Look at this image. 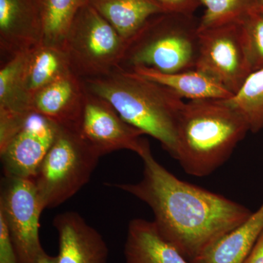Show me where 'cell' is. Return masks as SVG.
Listing matches in <instances>:
<instances>
[{
  "mask_svg": "<svg viewBox=\"0 0 263 263\" xmlns=\"http://www.w3.org/2000/svg\"><path fill=\"white\" fill-rule=\"evenodd\" d=\"M249 132L245 118L227 100H190L180 115L175 160L187 174L210 176Z\"/></svg>",
  "mask_w": 263,
  "mask_h": 263,
  "instance_id": "cell-3",
  "label": "cell"
},
{
  "mask_svg": "<svg viewBox=\"0 0 263 263\" xmlns=\"http://www.w3.org/2000/svg\"><path fill=\"white\" fill-rule=\"evenodd\" d=\"M42 18L43 43L62 48L67 32L81 8L89 0H37Z\"/></svg>",
  "mask_w": 263,
  "mask_h": 263,
  "instance_id": "cell-19",
  "label": "cell"
},
{
  "mask_svg": "<svg viewBox=\"0 0 263 263\" xmlns=\"http://www.w3.org/2000/svg\"><path fill=\"white\" fill-rule=\"evenodd\" d=\"M127 47V41L89 3L76 15L62 49L71 71L86 80L119 69Z\"/></svg>",
  "mask_w": 263,
  "mask_h": 263,
  "instance_id": "cell-6",
  "label": "cell"
},
{
  "mask_svg": "<svg viewBox=\"0 0 263 263\" xmlns=\"http://www.w3.org/2000/svg\"><path fill=\"white\" fill-rule=\"evenodd\" d=\"M138 155L143 164L141 181L112 186L147 204L159 233L190 262L253 213L228 197L178 179L154 157L147 140Z\"/></svg>",
  "mask_w": 263,
  "mask_h": 263,
  "instance_id": "cell-1",
  "label": "cell"
},
{
  "mask_svg": "<svg viewBox=\"0 0 263 263\" xmlns=\"http://www.w3.org/2000/svg\"><path fill=\"white\" fill-rule=\"evenodd\" d=\"M243 263H263V232Z\"/></svg>",
  "mask_w": 263,
  "mask_h": 263,
  "instance_id": "cell-26",
  "label": "cell"
},
{
  "mask_svg": "<svg viewBox=\"0 0 263 263\" xmlns=\"http://www.w3.org/2000/svg\"><path fill=\"white\" fill-rule=\"evenodd\" d=\"M37 263H57V257L48 255L46 252L40 257Z\"/></svg>",
  "mask_w": 263,
  "mask_h": 263,
  "instance_id": "cell-27",
  "label": "cell"
},
{
  "mask_svg": "<svg viewBox=\"0 0 263 263\" xmlns=\"http://www.w3.org/2000/svg\"><path fill=\"white\" fill-rule=\"evenodd\" d=\"M256 2H257L256 9L262 10L263 11V0H256Z\"/></svg>",
  "mask_w": 263,
  "mask_h": 263,
  "instance_id": "cell-28",
  "label": "cell"
},
{
  "mask_svg": "<svg viewBox=\"0 0 263 263\" xmlns=\"http://www.w3.org/2000/svg\"><path fill=\"white\" fill-rule=\"evenodd\" d=\"M242 37L252 72L263 69V11L252 10L240 22Z\"/></svg>",
  "mask_w": 263,
  "mask_h": 263,
  "instance_id": "cell-23",
  "label": "cell"
},
{
  "mask_svg": "<svg viewBox=\"0 0 263 263\" xmlns=\"http://www.w3.org/2000/svg\"><path fill=\"white\" fill-rule=\"evenodd\" d=\"M100 157L76 129L59 126L56 139L33 179L43 209L58 207L80 191Z\"/></svg>",
  "mask_w": 263,
  "mask_h": 263,
  "instance_id": "cell-5",
  "label": "cell"
},
{
  "mask_svg": "<svg viewBox=\"0 0 263 263\" xmlns=\"http://www.w3.org/2000/svg\"><path fill=\"white\" fill-rule=\"evenodd\" d=\"M0 263H21L4 219L0 216Z\"/></svg>",
  "mask_w": 263,
  "mask_h": 263,
  "instance_id": "cell-25",
  "label": "cell"
},
{
  "mask_svg": "<svg viewBox=\"0 0 263 263\" xmlns=\"http://www.w3.org/2000/svg\"><path fill=\"white\" fill-rule=\"evenodd\" d=\"M130 71L167 86L181 98L188 99L190 101L228 100L233 95L215 79L196 68L173 73L143 67H136Z\"/></svg>",
  "mask_w": 263,
  "mask_h": 263,
  "instance_id": "cell-16",
  "label": "cell"
},
{
  "mask_svg": "<svg viewBox=\"0 0 263 263\" xmlns=\"http://www.w3.org/2000/svg\"><path fill=\"white\" fill-rule=\"evenodd\" d=\"M43 43L37 0H0V52L3 62Z\"/></svg>",
  "mask_w": 263,
  "mask_h": 263,
  "instance_id": "cell-11",
  "label": "cell"
},
{
  "mask_svg": "<svg viewBox=\"0 0 263 263\" xmlns=\"http://www.w3.org/2000/svg\"><path fill=\"white\" fill-rule=\"evenodd\" d=\"M245 118L249 132L263 129V69L252 72L240 89L227 100Z\"/></svg>",
  "mask_w": 263,
  "mask_h": 263,
  "instance_id": "cell-21",
  "label": "cell"
},
{
  "mask_svg": "<svg viewBox=\"0 0 263 263\" xmlns=\"http://www.w3.org/2000/svg\"><path fill=\"white\" fill-rule=\"evenodd\" d=\"M74 129L100 157L123 149L138 155L146 141L143 132L124 121L108 101L87 90Z\"/></svg>",
  "mask_w": 263,
  "mask_h": 263,
  "instance_id": "cell-9",
  "label": "cell"
},
{
  "mask_svg": "<svg viewBox=\"0 0 263 263\" xmlns=\"http://www.w3.org/2000/svg\"><path fill=\"white\" fill-rule=\"evenodd\" d=\"M27 52L15 55L2 63L0 114L25 115L33 111L24 90V67Z\"/></svg>",
  "mask_w": 263,
  "mask_h": 263,
  "instance_id": "cell-20",
  "label": "cell"
},
{
  "mask_svg": "<svg viewBox=\"0 0 263 263\" xmlns=\"http://www.w3.org/2000/svg\"><path fill=\"white\" fill-rule=\"evenodd\" d=\"M164 13L194 15L201 5L200 0H154Z\"/></svg>",
  "mask_w": 263,
  "mask_h": 263,
  "instance_id": "cell-24",
  "label": "cell"
},
{
  "mask_svg": "<svg viewBox=\"0 0 263 263\" xmlns=\"http://www.w3.org/2000/svg\"><path fill=\"white\" fill-rule=\"evenodd\" d=\"M199 22L194 15L164 13L152 17L127 43L119 68L143 67L165 73L195 69Z\"/></svg>",
  "mask_w": 263,
  "mask_h": 263,
  "instance_id": "cell-4",
  "label": "cell"
},
{
  "mask_svg": "<svg viewBox=\"0 0 263 263\" xmlns=\"http://www.w3.org/2000/svg\"><path fill=\"white\" fill-rule=\"evenodd\" d=\"M205 12L199 22V31L226 24L240 23L252 10L256 0H200Z\"/></svg>",
  "mask_w": 263,
  "mask_h": 263,
  "instance_id": "cell-22",
  "label": "cell"
},
{
  "mask_svg": "<svg viewBox=\"0 0 263 263\" xmlns=\"http://www.w3.org/2000/svg\"><path fill=\"white\" fill-rule=\"evenodd\" d=\"M44 210L34 180L5 177L0 216L21 263H37L46 253L40 240V218Z\"/></svg>",
  "mask_w": 263,
  "mask_h": 263,
  "instance_id": "cell-7",
  "label": "cell"
},
{
  "mask_svg": "<svg viewBox=\"0 0 263 263\" xmlns=\"http://www.w3.org/2000/svg\"><path fill=\"white\" fill-rule=\"evenodd\" d=\"M82 81L88 91L108 101L128 124L160 142L176 158L178 124L185 105L179 95L133 71L120 68Z\"/></svg>",
  "mask_w": 263,
  "mask_h": 263,
  "instance_id": "cell-2",
  "label": "cell"
},
{
  "mask_svg": "<svg viewBox=\"0 0 263 263\" xmlns=\"http://www.w3.org/2000/svg\"><path fill=\"white\" fill-rule=\"evenodd\" d=\"M53 224L59 235L57 263H108L106 242L79 213L58 214Z\"/></svg>",
  "mask_w": 263,
  "mask_h": 263,
  "instance_id": "cell-12",
  "label": "cell"
},
{
  "mask_svg": "<svg viewBox=\"0 0 263 263\" xmlns=\"http://www.w3.org/2000/svg\"><path fill=\"white\" fill-rule=\"evenodd\" d=\"M84 82L72 72L57 79L34 95L33 111L61 127L75 128L86 95Z\"/></svg>",
  "mask_w": 263,
  "mask_h": 263,
  "instance_id": "cell-13",
  "label": "cell"
},
{
  "mask_svg": "<svg viewBox=\"0 0 263 263\" xmlns=\"http://www.w3.org/2000/svg\"><path fill=\"white\" fill-rule=\"evenodd\" d=\"M126 263H193L159 233L154 221L133 219L124 249Z\"/></svg>",
  "mask_w": 263,
  "mask_h": 263,
  "instance_id": "cell-14",
  "label": "cell"
},
{
  "mask_svg": "<svg viewBox=\"0 0 263 263\" xmlns=\"http://www.w3.org/2000/svg\"><path fill=\"white\" fill-rule=\"evenodd\" d=\"M263 232V202L245 222L223 235L193 263H243Z\"/></svg>",
  "mask_w": 263,
  "mask_h": 263,
  "instance_id": "cell-15",
  "label": "cell"
},
{
  "mask_svg": "<svg viewBox=\"0 0 263 263\" xmlns=\"http://www.w3.org/2000/svg\"><path fill=\"white\" fill-rule=\"evenodd\" d=\"M195 68L235 94L252 72L240 23L199 31Z\"/></svg>",
  "mask_w": 263,
  "mask_h": 263,
  "instance_id": "cell-8",
  "label": "cell"
},
{
  "mask_svg": "<svg viewBox=\"0 0 263 263\" xmlns=\"http://www.w3.org/2000/svg\"><path fill=\"white\" fill-rule=\"evenodd\" d=\"M89 3L127 43L152 17L164 13L154 0H89Z\"/></svg>",
  "mask_w": 263,
  "mask_h": 263,
  "instance_id": "cell-18",
  "label": "cell"
},
{
  "mask_svg": "<svg viewBox=\"0 0 263 263\" xmlns=\"http://www.w3.org/2000/svg\"><path fill=\"white\" fill-rule=\"evenodd\" d=\"M59 125L32 111L0 152L5 177L34 179L56 139Z\"/></svg>",
  "mask_w": 263,
  "mask_h": 263,
  "instance_id": "cell-10",
  "label": "cell"
},
{
  "mask_svg": "<svg viewBox=\"0 0 263 263\" xmlns=\"http://www.w3.org/2000/svg\"><path fill=\"white\" fill-rule=\"evenodd\" d=\"M70 72L72 71L62 48L42 43L27 51L24 67V90L30 107L34 95Z\"/></svg>",
  "mask_w": 263,
  "mask_h": 263,
  "instance_id": "cell-17",
  "label": "cell"
}]
</instances>
